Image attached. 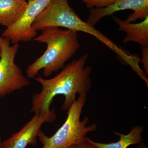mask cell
Instances as JSON below:
<instances>
[{
    "label": "cell",
    "instance_id": "1",
    "mask_svg": "<svg viewBox=\"0 0 148 148\" xmlns=\"http://www.w3.org/2000/svg\"><path fill=\"white\" fill-rule=\"evenodd\" d=\"M88 58V53H84L66 65L51 78H44L38 75L35 80L41 85L42 88L40 92L32 96L31 112L50 110L53 98L59 95L65 96L61 110H68L76 100L77 94H87L92 85V68L86 66Z\"/></svg>",
    "mask_w": 148,
    "mask_h": 148
},
{
    "label": "cell",
    "instance_id": "2",
    "mask_svg": "<svg viewBox=\"0 0 148 148\" xmlns=\"http://www.w3.org/2000/svg\"><path fill=\"white\" fill-rule=\"evenodd\" d=\"M42 32L33 40L45 44L47 49L39 58L27 67L26 74L28 78H34L42 69L45 77L62 70L81 47L77 32L75 31L51 27Z\"/></svg>",
    "mask_w": 148,
    "mask_h": 148
},
{
    "label": "cell",
    "instance_id": "3",
    "mask_svg": "<svg viewBox=\"0 0 148 148\" xmlns=\"http://www.w3.org/2000/svg\"><path fill=\"white\" fill-rule=\"evenodd\" d=\"M69 0H51L48 5L35 19L33 28L42 31L51 27H63L77 32L92 35L116 53L122 59L127 53L101 32L85 22L69 5Z\"/></svg>",
    "mask_w": 148,
    "mask_h": 148
},
{
    "label": "cell",
    "instance_id": "4",
    "mask_svg": "<svg viewBox=\"0 0 148 148\" xmlns=\"http://www.w3.org/2000/svg\"><path fill=\"white\" fill-rule=\"evenodd\" d=\"M86 96L87 94L79 95L68 110L66 121L52 136L48 137L40 130L38 137L42 144L41 148H67L85 142L87 134L97 130V124H88V117L81 120L83 109L87 100Z\"/></svg>",
    "mask_w": 148,
    "mask_h": 148
},
{
    "label": "cell",
    "instance_id": "5",
    "mask_svg": "<svg viewBox=\"0 0 148 148\" xmlns=\"http://www.w3.org/2000/svg\"><path fill=\"white\" fill-rule=\"evenodd\" d=\"M1 52L0 57V100L6 95L31 84L21 68L15 63L18 43L11 45L8 38L0 35Z\"/></svg>",
    "mask_w": 148,
    "mask_h": 148
},
{
    "label": "cell",
    "instance_id": "6",
    "mask_svg": "<svg viewBox=\"0 0 148 148\" xmlns=\"http://www.w3.org/2000/svg\"><path fill=\"white\" fill-rule=\"evenodd\" d=\"M51 0H29L23 16L16 23L6 28L1 36L8 38L11 43L31 41L37 36L33 28L35 19L46 7Z\"/></svg>",
    "mask_w": 148,
    "mask_h": 148
},
{
    "label": "cell",
    "instance_id": "7",
    "mask_svg": "<svg viewBox=\"0 0 148 148\" xmlns=\"http://www.w3.org/2000/svg\"><path fill=\"white\" fill-rule=\"evenodd\" d=\"M56 119L54 109L36 113L19 131L2 142V148H26L29 145L36 146L38 132L42 125L53 123Z\"/></svg>",
    "mask_w": 148,
    "mask_h": 148
},
{
    "label": "cell",
    "instance_id": "8",
    "mask_svg": "<svg viewBox=\"0 0 148 148\" xmlns=\"http://www.w3.org/2000/svg\"><path fill=\"white\" fill-rule=\"evenodd\" d=\"M127 10H131L133 12L125 20L126 22L134 23L138 19L144 20L148 16V0H116L106 7L90 9L86 22L94 27L104 17Z\"/></svg>",
    "mask_w": 148,
    "mask_h": 148
},
{
    "label": "cell",
    "instance_id": "9",
    "mask_svg": "<svg viewBox=\"0 0 148 148\" xmlns=\"http://www.w3.org/2000/svg\"><path fill=\"white\" fill-rule=\"evenodd\" d=\"M112 17L119 27L118 30L126 34L123 43L133 42L138 43L142 48L148 47V16L139 23L126 22L115 16Z\"/></svg>",
    "mask_w": 148,
    "mask_h": 148
},
{
    "label": "cell",
    "instance_id": "10",
    "mask_svg": "<svg viewBox=\"0 0 148 148\" xmlns=\"http://www.w3.org/2000/svg\"><path fill=\"white\" fill-rule=\"evenodd\" d=\"M28 4L27 0H0V25L8 28L22 17Z\"/></svg>",
    "mask_w": 148,
    "mask_h": 148
},
{
    "label": "cell",
    "instance_id": "11",
    "mask_svg": "<svg viewBox=\"0 0 148 148\" xmlns=\"http://www.w3.org/2000/svg\"><path fill=\"white\" fill-rule=\"evenodd\" d=\"M143 128L142 126L135 125L132 127L129 133L126 135L114 131V134L119 137V140L115 143H98L87 137L86 141L97 148H127L130 146L142 143L143 141Z\"/></svg>",
    "mask_w": 148,
    "mask_h": 148
},
{
    "label": "cell",
    "instance_id": "12",
    "mask_svg": "<svg viewBox=\"0 0 148 148\" xmlns=\"http://www.w3.org/2000/svg\"><path fill=\"white\" fill-rule=\"evenodd\" d=\"M89 9L102 8L110 5L116 0H79Z\"/></svg>",
    "mask_w": 148,
    "mask_h": 148
},
{
    "label": "cell",
    "instance_id": "13",
    "mask_svg": "<svg viewBox=\"0 0 148 148\" xmlns=\"http://www.w3.org/2000/svg\"><path fill=\"white\" fill-rule=\"evenodd\" d=\"M142 58L141 61L143 65V68L146 76L148 75V47L142 48Z\"/></svg>",
    "mask_w": 148,
    "mask_h": 148
},
{
    "label": "cell",
    "instance_id": "14",
    "mask_svg": "<svg viewBox=\"0 0 148 148\" xmlns=\"http://www.w3.org/2000/svg\"><path fill=\"white\" fill-rule=\"evenodd\" d=\"M67 148H97L95 146L86 141L72 145Z\"/></svg>",
    "mask_w": 148,
    "mask_h": 148
},
{
    "label": "cell",
    "instance_id": "15",
    "mask_svg": "<svg viewBox=\"0 0 148 148\" xmlns=\"http://www.w3.org/2000/svg\"><path fill=\"white\" fill-rule=\"evenodd\" d=\"M137 148H148L147 146L146 145L145 143L142 142L139 144Z\"/></svg>",
    "mask_w": 148,
    "mask_h": 148
},
{
    "label": "cell",
    "instance_id": "16",
    "mask_svg": "<svg viewBox=\"0 0 148 148\" xmlns=\"http://www.w3.org/2000/svg\"><path fill=\"white\" fill-rule=\"evenodd\" d=\"M2 142L1 141V135H0V148H2Z\"/></svg>",
    "mask_w": 148,
    "mask_h": 148
},
{
    "label": "cell",
    "instance_id": "17",
    "mask_svg": "<svg viewBox=\"0 0 148 148\" xmlns=\"http://www.w3.org/2000/svg\"><path fill=\"white\" fill-rule=\"evenodd\" d=\"M1 46H0V57H1Z\"/></svg>",
    "mask_w": 148,
    "mask_h": 148
},
{
    "label": "cell",
    "instance_id": "18",
    "mask_svg": "<svg viewBox=\"0 0 148 148\" xmlns=\"http://www.w3.org/2000/svg\"><path fill=\"white\" fill-rule=\"evenodd\" d=\"M28 1H29V0H28Z\"/></svg>",
    "mask_w": 148,
    "mask_h": 148
}]
</instances>
